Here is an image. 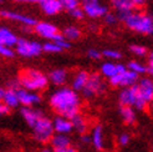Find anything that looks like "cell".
Masks as SVG:
<instances>
[{
    "instance_id": "8fae6325",
    "label": "cell",
    "mask_w": 153,
    "mask_h": 152,
    "mask_svg": "<svg viewBox=\"0 0 153 152\" xmlns=\"http://www.w3.org/2000/svg\"><path fill=\"white\" fill-rule=\"evenodd\" d=\"M16 94L19 97L20 105H22L24 107H34L37 104H40L42 100L39 92H33V91H29L21 87L16 90Z\"/></svg>"
},
{
    "instance_id": "60d3db41",
    "label": "cell",
    "mask_w": 153,
    "mask_h": 152,
    "mask_svg": "<svg viewBox=\"0 0 153 152\" xmlns=\"http://www.w3.org/2000/svg\"><path fill=\"white\" fill-rule=\"evenodd\" d=\"M131 1H132L133 6L136 7V6H144L149 0H131Z\"/></svg>"
},
{
    "instance_id": "277c9868",
    "label": "cell",
    "mask_w": 153,
    "mask_h": 152,
    "mask_svg": "<svg viewBox=\"0 0 153 152\" xmlns=\"http://www.w3.org/2000/svg\"><path fill=\"white\" fill-rule=\"evenodd\" d=\"M118 102L121 106H129L136 111H144L148 107V104L140 96L136 85L122 89L118 94Z\"/></svg>"
},
{
    "instance_id": "9a60e30c",
    "label": "cell",
    "mask_w": 153,
    "mask_h": 152,
    "mask_svg": "<svg viewBox=\"0 0 153 152\" xmlns=\"http://www.w3.org/2000/svg\"><path fill=\"white\" fill-rule=\"evenodd\" d=\"M53 131L55 133H62V135H68L74 128H72V122L70 118H66L62 116H57L52 121Z\"/></svg>"
},
{
    "instance_id": "e0dca14e",
    "label": "cell",
    "mask_w": 153,
    "mask_h": 152,
    "mask_svg": "<svg viewBox=\"0 0 153 152\" xmlns=\"http://www.w3.org/2000/svg\"><path fill=\"white\" fill-rule=\"evenodd\" d=\"M50 143H51V148L53 151L64 150L66 147L72 146L70 136H68V135H62V133H53V136L50 140Z\"/></svg>"
},
{
    "instance_id": "4dcf8cb0",
    "label": "cell",
    "mask_w": 153,
    "mask_h": 152,
    "mask_svg": "<svg viewBox=\"0 0 153 152\" xmlns=\"http://www.w3.org/2000/svg\"><path fill=\"white\" fill-rule=\"evenodd\" d=\"M0 56L5 59H13L15 56V50L6 45H0Z\"/></svg>"
},
{
    "instance_id": "f6af8a7d",
    "label": "cell",
    "mask_w": 153,
    "mask_h": 152,
    "mask_svg": "<svg viewBox=\"0 0 153 152\" xmlns=\"http://www.w3.org/2000/svg\"><path fill=\"white\" fill-rule=\"evenodd\" d=\"M4 92H5V89L3 86H0V101L3 100V96H4Z\"/></svg>"
},
{
    "instance_id": "bcb514c9",
    "label": "cell",
    "mask_w": 153,
    "mask_h": 152,
    "mask_svg": "<svg viewBox=\"0 0 153 152\" xmlns=\"http://www.w3.org/2000/svg\"><path fill=\"white\" fill-rule=\"evenodd\" d=\"M41 152H55V151H53L52 148H50V147H48V148H44Z\"/></svg>"
},
{
    "instance_id": "ac0fdd59",
    "label": "cell",
    "mask_w": 153,
    "mask_h": 152,
    "mask_svg": "<svg viewBox=\"0 0 153 152\" xmlns=\"http://www.w3.org/2000/svg\"><path fill=\"white\" fill-rule=\"evenodd\" d=\"M67 77H68V74L65 69H53L48 75L49 82H51L52 85L59 86V87L64 86L67 82Z\"/></svg>"
},
{
    "instance_id": "f546056e",
    "label": "cell",
    "mask_w": 153,
    "mask_h": 152,
    "mask_svg": "<svg viewBox=\"0 0 153 152\" xmlns=\"http://www.w3.org/2000/svg\"><path fill=\"white\" fill-rule=\"evenodd\" d=\"M61 7L67 11H71L80 6V0H59Z\"/></svg>"
},
{
    "instance_id": "2e32d148",
    "label": "cell",
    "mask_w": 153,
    "mask_h": 152,
    "mask_svg": "<svg viewBox=\"0 0 153 152\" xmlns=\"http://www.w3.org/2000/svg\"><path fill=\"white\" fill-rule=\"evenodd\" d=\"M21 116H22V120L25 121V124L29 127H33L36 121L44 115H42V111L37 110L35 107H22L21 109Z\"/></svg>"
},
{
    "instance_id": "5bb4252c",
    "label": "cell",
    "mask_w": 153,
    "mask_h": 152,
    "mask_svg": "<svg viewBox=\"0 0 153 152\" xmlns=\"http://www.w3.org/2000/svg\"><path fill=\"white\" fill-rule=\"evenodd\" d=\"M90 141L92 143V146L98 150L102 151L105 148L106 141H105V131L103 127L101 125H96L92 130H91V135H90Z\"/></svg>"
},
{
    "instance_id": "7bdbcfd3",
    "label": "cell",
    "mask_w": 153,
    "mask_h": 152,
    "mask_svg": "<svg viewBox=\"0 0 153 152\" xmlns=\"http://www.w3.org/2000/svg\"><path fill=\"white\" fill-rule=\"evenodd\" d=\"M55 152H79V151L76 150L74 146H70V147H66L64 150H59V151H55Z\"/></svg>"
},
{
    "instance_id": "8d00e7d4",
    "label": "cell",
    "mask_w": 153,
    "mask_h": 152,
    "mask_svg": "<svg viewBox=\"0 0 153 152\" xmlns=\"http://www.w3.org/2000/svg\"><path fill=\"white\" fill-rule=\"evenodd\" d=\"M87 56H88L90 59H92V60H100L101 56H102V54H101V52L98 51L97 49H90V50L87 51Z\"/></svg>"
},
{
    "instance_id": "cb8c5ba5",
    "label": "cell",
    "mask_w": 153,
    "mask_h": 152,
    "mask_svg": "<svg viewBox=\"0 0 153 152\" xmlns=\"http://www.w3.org/2000/svg\"><path fill=\"white\" fill-rule=\"evenodd\" d=\"M120 115L126 125H133L137 121V112L134 109L129 107V106H121Z\"/></svg>"
},
{
    "instance_id": "f35d334b",
    "label": "cell",
    "mask_w": 153,
    "mask_h": 152,
    "mask_svg": "<svg viewBox=\"0 0 153 152\" xmlns=\"http://www.w3.org/2000/svg\"><path fill=\"white\" fill-rule=\"evenodd\" d=\"M9 112H10V109L7 107V106H6L3 101H0V117L6 116Z\"/></svg>"
},
{
    "instance_id": "ba28073f",
    "label": "cell",
    "mask_w": 153,
    "mask_h": 152,
    "mask_svg": "<svg viewBox=\"0 0 153 152\" xmlns=\"http://www.w3.org/2000/svg\"><path fill=\"white\" fill-rule=\"evenodd\" d=\"M81 5H82L81 9L83 10L85 15H87L91 19L103 18L108 13V7L101 4L100 0H82Z\"/></svg>"
},
{
    "instance_id": "f1b7e54d",
    "label": "cell",
    "mask_w": 153,
    "mask_h": 152,
    "mask_svg": "<svg viewBox=\"0 0 153 152\" xmlns=\"http://www.w3.org/2000/svg\"><path fill=\"white\" fill-rule=\"evenodd\" d=\"M42 51L49 52V54H59V52L64 51L55 41H48L42 45Z\"/></svg>"
},
{
    "instance_id": "ee69618b",
    "label": "cell",
    "mask_w": 153,
    "mask_h": 152,
    "mask_svg": "<svg viewBox=\"0 0 153 152\" xmlns=\"http://www.w3.org/2000/svg\"><path fill=\"white\" fill-rule=\"evenodd\" d=\"M18 3H26V4H36L40 3V0H16Z\"/></svg>"
},
{
    "instance_id": "5b68a950",
    "label": "cell",
    "mask_w": 153,
    "mask_h": 152,
    "mask_svg": "<svg viewBox=\"0 0 153 152\" xmlns=\"http://www.w3.org/2000/svg\"><path fill=\"white\" fill-rule=\"evenodd\" d=\"M31 128H33L34 139L40 143L50 142L51 137L53 136V133H55L53 126H52V120H50L46 116H41Z\"/></svg>"
},
{
    "instance_id": "9c48e42d",
    "label": "cell",
    "mask_w": 153,
    "mask_h": 152,
    "mask_svg": "<svg viewBox=\"0 0 153 152\" xmlns=\"http://www.w3.org/2000/svg\"><path fill=\"white\" fill-rule=\"evenodd\" d=\"M140 76L129 71L128 69H126L125 71L122 72H118L114 76H112L111 79H108L110 81V85L113 86V87H129V86H133L137 83V81H138Z\"/></svg>"
},
{
    "instance_id": "8992f818",
    "label": "cell",
    "mask_w": 153,
    "mask_h": 152,
    "mask_svg": "<svg viewBox=\"0 0 153 152\" xmlns=\"http://www.w3.org/2000/svg\"><path fill=\"white\" fill-rule=\"evenodd\" d=\"M107 89V85L102 76L98 72H91L88 75V80L85 87L82 89V95L85 98H92L96 96L102 95Z\"/></svg>"
},
{
    "instance_id": "d6a6232c",
    "label": "cell",
    "mask_w": 153,
    "mask_h": 152,
    "mask_svg": "<svg viewBox=\"0 0 153 152\" xmlns=\"http://www.w3.org/2000/svg\"><path fill=\"white\" fill-rule=\"evenodd\" d=\"M129 50H131L132 54H134L136 56H140V57H143L147 55V49L142 46V45H131Z\"/></svg>"
},
{
    "instance_id": "603a6c76",
    "label": "cell",
    "mask_w": 153,
    "mask_h": 152,
    "mask_svg": "<svg viewBox=\"0 0 153 152\" xmlns=\"http://www.w3.org/2000/svg\"><path fill=\"white\" fill-rule=\"evenodd\" d=\"M1 101L9 109H16V107H19V106H20L16 90H13V89H5V92H4V96H3Z\"/></svg>"
},
{
    "instance_id": "52a82bcc",
    "label": "cell",
    "mask_w": 153,
    "mask_h": 152,
    "mask_svg": "<svg viewBox=\"0 0 153 152\" xmlns=\"http://www.w3.org/2000/svg\"><path fill=\"white\" fill-rule=\"evenodd\" d=\"M42 52V45L34 40L27 39H18L15 44V54L20 55L21 57H36Z\"/></svg>"
},
{
    "instance_id": "7a4b0ae2",
    "label": "cell",
    "mask_w": 153,
    "mask_h": 152,
    "mask_svg": "<svg viewBox=\"0 0 153 152\" xmlns=\"http://www.w3.org/2000/svg\"><path fill=\"white\" fill-rule=\"evenodd\" d=\"M18 82L21 89H25L33 92H41L49 87V79L48 75H45L42 71L37 69L27 67L19 72Z\"/></svg>"
},
{
    "instance_id": "4316f807",
    "label": "cell",
    "mask_w": 153,
    "mask_h": 152,
    "mask_svg": "<svg viewBox=\"0 0 153 152\" xmlns=\"http://www.w3.org/2000/svg\"><path fill=\"white\" fill-rule=\"evenodd\" d=\"M110 3L117 11H132L134 9L131 0H110Z\"/></svg>"
},
{
    "instance_id": "44dd1931",
    "label": "cell",
    "mask_w": 153,
    "mask_h": 152,
    "mask_svg": "<svg viewBox=\"0 0 153 152\" xmlns=\"http://www.w3.org/2000/svg\"><path fill=\"white\" fill-rule=\"evenodd\" d=\"M19 37L15 35L10 29L0 28V45H6V46H15Z\"/></svg>"
},
{
    "instance_id": "3957f363",
    "label": "cell",
    "mask_w": 153,
    "mask_h": 152,
    "mask_svg": "<svg viewBox=\"0 0 153 152\" xmlns=\"http://www.w3.org/2000/svg\"><path fill=\"white\" fill-rule=\"evenodd\" d=\"M123 22L129 30L138 34L152 35L153 33V19L151 15L146 13H138L132 10L128 13Z\"/></svg>"
},
{
    "instance_id": "d6986e66",
    "label": "cell",
    "mask_w": 153,
    "mask_h": 152,
    "mask_svg": "<svg viewBox=\"0 0 153 152\" xmlns=\"http://www.w3.org/2000/svg\"><path fill=\"white\" fill-rule=\"evenodd\" d=\"M88 75L90 72H87L86 70H80L77 71L75 75H74V77L71 80V89L74 91H76V92H79V91H82V89L85 87L86 85V82L88 80Z\"/></svg>"
},
{
    "instance_id": "7c38bea8",
    "label": "cell",
    "mask_w": 153,
    "mask_h": 152,
    "mask_svg": "<svg viewBox=\"0 0 153 152\" xmlns=\"http://www.w3.org/2000/svg\"><path fill=\"white\" fill-rule=\"evenodd\" d=\"M136 87H137V91H138L140 96L149 105L153 100V81H152V79H149V77L138 79V81L136 83Z\"/></svg>"
},
{
    "instance_id": "7402d4cb",
    "label": "cell",
    "mask_w": 153,
    "mask_h": 152,
    "mask_svg": "<svg viewBox=\"0 0 153 152\" xmlns=\"http://www.w3.org/2000/svg\"><path fill=\"white\" fill-rule=\"evenodd\" d=\"M71 122H72V128L77 133H80V135L87 133V131H88V121H87V118L85 116H82L81 113H79V115H76L75 117H72Z\"/></svg>"
},
{
    "instance_id": "d4e9b609",
    "label": "cell",
    "mask_w": 153,
    "mask_h": 152,
    "mask_svg": "<svg viewBox=\"0 0 153 152\" xmlns=\"http://www.w3.org/2000/svg\"><path fill=\"white\" fill-rule=\"evenodd\" d=\"M100 75L102 77H106V79H111L112 76H114L116 74H118V70H117V64L113 63V61H106L101 65V69H100Z\"/></svg>"
},
{
    "instance_id": "30bf717a",
    "label": "cell",
    "mask_w": 153,
    "mask_h": 152,
    "mask_svg": "<svg viewBox=\"0 0 153 152\" xmlns=\"http://www.w3.org/2000/svg\"><path fill=\"white\" fill-rule=\"evenodd\" d=\"M34 30L39 36L44 37V39H48L50 41H56L61 39V37H64L62 34L59 31V29L48 21H40V22L37 21L34 26Z\"/></svg>"
},
{
    "instance_id": "d590c367",
    "label": "cell",
    "mask_w": 153,
    "mask_h": 152,
    "mask_svg": "<svg viewBox=\"0 0 153 152\" xmlns=\"http://www.w3.org/2000/svg\"><path fill=\"white\" fill-rule=\"evenodd\" d=\"M70 14H71L72 18L77 19V20H81V19H83V16H85V13H83V10L81 9L80 6L76 7V9H74V10H71Z\"/></svg>"
},
{
    "instance_id": "ffe728a7",
    "label": "cell",
    "mask_w": 153,
    "mask_h": 152,
    "mask_svg": "<svg viewBox=\"0 0 153 152\" xmlns=\"http://www.w3.org/2000/svg\"><path fill=\"white\" fill-rule=\"evenodd\" d=\"M40 6L42 11L49 15V16H53V15H57L62 7H61L59 0H40Z\"/></svg>"
},
{
    "instance_id": "1f68e13d",
    "label": "cell",
    "mask_w": 153,
    "mask_h": 152,
    "mask_svg": "<svg viewBox=\"0 0 153 152\" xmlns=\"http://www.w3.org/2000/svg\"><path fill=\"white\" fill-rule=\"evenodd\" d=\"M102 56L107 57V59H110V61H112V60H120L122 57V54L120 51L117 50H112V49H107L105 50L103 52H101Z\"/></svg>"
},
{
    "instance_id": "484cf974",
    "label": "cell",
    "mask_w": 153,
    "mask_h": 152,
    "mask_svg": "<svg viewBox=\"0 0 153 152\" xmlns=\"http://www.w3.org/2000/svg\"><path fill=\"white\" fill-rule=\"evenodd\" d=\"M81 35H82V33L77 26H67V28L64 29V31H62V36L67 41L79 40L81 37Z\"/></svg>"
},
{
    "instance_id": "b9f144b4",
    "label": "cell",
    "mask_w": 153,
    "mask_h": 152,
    "mask_svg": "<svg viewBox=\"0 0 153 152\" xmlns=\"http://www.w3.org/2000/svg\"><path fill=\"white\" fill-rule=\"evenodd\" d=\"M80 140H81V142L83 143V145H90V143H91V141H90V135H87V133L81 135Z\"/></svg>"
},
{
    "instance_id": "74e56055",
    "label": "cell",
    "mask_w": 153,
    "mask_h": 152,
    "mask_svg": "<svg viewBox=\"0 0 153 152\" xmlns=\"http://www.w3.org/2000/svg\"><path fill=\"white\" fill-rule=\"evenodd\" d=\"M59 46L62 49V50H66V49H70V46H71V44H70V41H67L65 37H61V39H59V40H56L55 41Z\"/></svg>"
},
{
    "instance_id": "6da1fadb",
    "label": "cell",
    "mask_w": 153,
    "mask_h": 152,
    "mask_svg": "<svg viewBox=\"0 0 153 152\" xmlns=\"http://www.w3.org/2000/svg\"><path fill=\"white\" fill-rule=\"evenodd\" d=\"M50 107L57 113V116L72 118L81 113V98L79 94L71 87H62L53 91L49 98Z\"/></svg>"
},
{
    "instance_id": "836d02e7",
    "label": "cell",
    "mask_w": 153,
    "mask_h": 152,
    "mask_svg": "<svg viewBox=\"0 0 153 152\" xmlns=\"http://www.w3.org/2000/svg\"><path fill=\"white\" fill-rule=\"evenodd\" d=\"M129 141H131V136H129L128 133H121L118 136V145L120 146H127Z\"/></svg>"
},
{
    "instance_id": "ab89813d",
    "label": "cell",
    "mask_w": 153,
    "mask_h": 152,
    "mask_svg": "<svg viewBox=\"0 0 153 152\" xmlns=\"http://www.w3.org/2000/svg\"><path fill=\"white\" fill-rule=\"evenodd\" d=\"M7 89H13V90H18V89H20V85H19L18 80H16V79H14V80L7 81Z\"/></svg>"
},
{
    "instance_id": "4fadbf2b",
    "label": "cell",
    "mask_w": 153,
    "mask_h": 152,
    "mask_svg": "<svg viewBox=\"0 0 153 152\" xmlns=\"http://www.w3.org/2000/svg\"><path fill=\"white\" fill-rule=\"evenodd\" d=\"M0 16L7 19V20H13V21H16L20 22V24L29 26V28H34L36 24V20L31 16H27V15L24 14H19V13H15V11H9V10H1L0 11Z\"/></svg>"
},
{
    "instance_id": "83f0119b",
    "label": "cell",
    "mask_w": 153,
    "mask_h": 152,
    "mask_svg": "<svg viewBox=\"0 0 153 152\" xmlns=\"http://www.w3.org/2000/svg\"><path fill=\"white\" fill-rule=\"evenodd\" d=\"M126 67L129 70V71H132L137 75H144V74H147V70H146V64H142L140 61H136V60H133V61H129Z\"/></svg>"
},
{
    "instance_id": "e575fe53",
    "label": "cell",
    "mask_w": 153,
    "mask_h": 152,
    "mask_svg": "<svg viewBox=\"0 0 153 152\" xmlns=\"http://www.w3.org/2000/svg\"><path fill=\"white\" fill-rule=\"evenodd\" d=\"M103 18H105V21H106L107 25H114V24H116V22L118 21L117 16H116L114 14H112V13H107Z\"/></svg>"
}]
</instances>
